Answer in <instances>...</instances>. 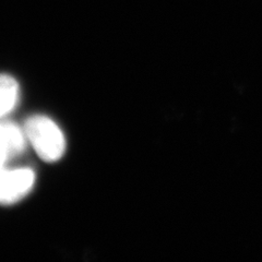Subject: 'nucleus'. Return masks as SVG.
I'll use <instances>...</instances> for the list:
<instances>
[{"label": "nucleus", "instance_id": "obj_1", "mask_svg": "<svg viewBox=\"0 0 262 262\" xmlns=\"http://www.w3.org/2000/svg\"><path fill=\"white\" fill-rule=\"evenodd\" d=\"M24 134L38 157L52 163L62 158L66 150V140L62 131L46 116L35 115L24 125Z\"/></svg>", "mask_w": 262, "mask_h": 262}, {"label": "nucleus", "instance_id": "obj_2", "mask_svg": "<svg viewBox=\"0 0 262 262\" xmlns=\"http://www.w3.org/2000/svg\"><path fill=\"white\" fill-rule=\"evenodd\" d=\"M35 174L30 168L0 170V204L19 202L34 186Z\"/></svg>", "mask_w": 262, "mask_h": 262}, {"label": "nucleus", "instance_id": "obj_3", "mask_svg": "<svg viewBox=\"0 0 262 262\" xmlns=\"http://www.w3.org/2000/svg\"><path fill=\"white\" fill-rule=\"evenodd\" d=\"M27 141L24 130L10 122H0V154L8 160L26 150Z\"/></svg>", "mask_w": 262, "mask_h": 262}, {"label": "nucleus", "instance_id": "obj_4", "mask_svg": "<svg viewBox=\"0 0 262 262\" xmlns=\"http://www.w3.org/2000/svg\"><path fill=\"white\" fill-rule=\"evenodd\" d=\"M19 84L12 77L0 75V119L10 114L19 101Z\"/></svg>", "mask_w": 262, "mask_h": 262}, {"label": "nucleus", "instance_id": "obj_5", "mask_svg": "<svg viewBox=\"0 0 262 262\" xmlns=\"http://www.w3.org/2000/svg\"><path fill=\"white\" fill-rule=\"evenodd\" d=\"M7 161H8V159L5 157V155L0 154V170L5 168V164Z\"/></svg>", "mask_w": 262, "mask_h": 262}]
</instances>
